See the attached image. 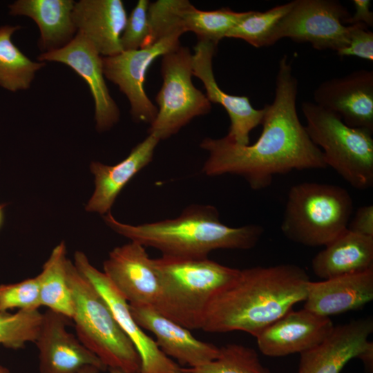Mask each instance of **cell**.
Masks as SVG:
<instances>
[{"mask_svg":"<svg viewBox=\"0 0 373 373\" xmlns=\"http://www.w3.org/2000/svg\"><path fill=\"white\" fill-rule=\"evenodd\" d=\"M297 94L298 80L285 55L278 62L274 100L264 106L258 139L251 145L244 146L227 136L204 138L200 147L209 155L202 172L208 176L238 175L252 189L261 190L271 185L276 175L327 168L323 152L299 119Z\"/></svg>","mask_w":373,"mask_h":373,"instance_id":"obj_1","label":"cell"},{"mask_svg":"<svg viewBox=\"0 0 373 373\" xmlns=\"http://www.w3.org/2000/svg\"><path fill=\"white\" fill-rule=\"evenodd\" d=\"M309 281L305 269L294 264L240 269L211 298L201 329L241 331L257 337L305 301Z\"/></svg>","mask_w":373,"mask_h":373,"instance_id":"obj_2","label":"cell"},{"mask_svg":"<svg viewBox=\"0 0 373 373\" xmlns=\"http://www.w3.org/2000/svg\"><path fill=\"white\" fill-rule=\"evenodd\" d=\"M103 218L112 230L131 241L179 258H207L216 249H250L265 231L255 224L229 227L220 221L218 209L209 204H191L175 218L137 225L117 220L111 211Z\"/></svg>","mask_w":373,"mask_h":373,"instance_id":"obj_3","label":"cell"},{"mask_svg":"<svg viewBox=\"0 0 373 373\" xmlns=\"http://www.w3.org/2000/svg\"><path fill=\"white\" fill-rule=\"evenodd\" d=\"M160 281L157 312L188 329H201L213 296L239 269L209 259L153 258Z\"/></svg>","mask_w":373,"mask_h":373,"instance_id":"obj_4","label":"cell"},{"mask_svg":"<svg viewBox=\"0 0 373 373\" xmlns=\"http://www.w3.org/2000/svg\"><path fill=\"white\" fill-rule=\"evenodd\" d=\"M67 276L74 303L77 337L108 368L139 373L140 356L105 300L70 260Z\"/></svg>","mask_w":373,"mask_h":373,"instance_id":"obj_5","label":"cell"},{"mask_svg":"<svg viewBox=\"0 0 373 373\" xmlns=\"http://www.w3.org/2000/svg\"><path fill=\"white\" fill-rule=\"evenodd\" d=\"M353 209L352 196L342 186L297 184L288 192L280 229L296 243L326 246L347 229Z\"/></svg>","mask_w":373,"mask_h":373,"instance_id":"obj_6","label":"cell"},{"mask_svg":"<svg viewBox=\"0 0 373 373\" xmlns=\"http://www.w3.org/2000/svg\"><path fill=\"white\" fill-rule=\"evenodd\" d=\"M301 111L311 140L321 148L332 167L352 187L365 190L373 185V132L354 128L341 116L312 102H303Z\"/></svg>","mask_w":373,"mask_h":373,"instance_id":"obj_7","label":"cell"},{"mask_svg":"<svg viewBox=\"0 0 373 373\" xmlns=\"http://www.w3.org/2000/svg\"><path fill=\"white\" fill-rule=\"evenodd\" d=\"M162 84L155 102L157 113L148 129L160 140L176 134L195 117L208 114L211 104L193 84L192 53L180 46L163 55L161 62Z\"/></svg>","mask_w":373,"mask_h":373,"instance_id":"obj_8","label":"cell"},{"mask_svg":"<svg viewBox=\"0 0 373 373\" xmlns=\"http://www.w3.org/2000/svg\"><path fill=\"white\" fill-rule=\"evenodd\" d=\"M350 15L338 1L294 0L291 9L271 32L266 47L289 38L309 43L318 50L337 52L348 44V28L343 20Z\"/></svg>","mask_w":373,"mask_h":373,"instance_id":"obj_9","label":"cell"},{"mask_svg":"<svg viewBox=\"0 0 373 373\" xmlns=\"http://www.w3.org/2000/svg\"><path fill=\"white\" fill-rule=\"evenodd\" d=\"M180 37L179 35H171L148 48L102 57L104 77L117 85L126 95L130 104V113L135 122L150 125L154 121L157 108L145 92L146 74L157 57L180 46Z\"/></svg>","mask_w":373,"mask_h":373,"instance_id":"obj_10","label":"cell"},{"mask_svg":"<svg viewBox=\"0 0 373 373\" xmlns=\"http://www.w3.org/2000/svg\"><path fill=\"white\" fill-rule=\"evenodd\" d=\"M77 270L96 288L106 302L117 323L137 350L141 361L139 373H182L175 361L165 355L155 341L135 322L128 303L114 287L104 272L93 267L82 251L74 254Z\"/></svg>","mask_w":373,"mask_h":373,"instance_id":"obj_11","label":"cell"},{"mask_svg":"<svg viewBox=\"0 0 373 373\" xmlns=\"http://www.w3.org/2000/svg\"><path fill=\"white\" fill-rule=\"evenodd\" d=\"M39 61H55L71 68L88 84L95 103L96 130L104 132L119 120V109L107 87L103 71L102 57L81 33L65 46L41 53Z\"/></svg>","mask_w":373,"mask_h":373,"instance_id":"obj_12","label":"cell"},{"mask_svg":"<svg viewBox=\"0 0 373 373\" xmlns=\"http://www.w3.org/2000/svg\"><path fill=\"white\" fill-rule=\"evenodd\" d=\"M104 273L133 305L155 307L160 295V281L153 258L142 245L131 241L115 247L104 262Z\"/></svg>","mask_w":373,"mask_h":373,"instance_id":"obj_13","label":"cell"},{"mask_svg":"<svg viewBox=\"0 0 373 373\" xmlns=\"http://www.w3.org/2000/svg\"><path fill=\"white\" fill-rule=\"evenodd\" d=\"M42 314L35 342L39 350L40 373H78L90 366L101 371L107 369L77 337L68 332V318L48 309Z\"/></svg>","mask_w":373,"mask_h":373,"instance_id":"obj_14","label":"cell"},{"mask_svg":"<svg viewBox=\"0 0 373 373\" xmlns=\"http://www.w3.org/2000/svg\"><path fill=\"white\" fill-rule=\"evenodd\" d=\"M314 103L341 116L347 126L373 132V71L361 69L325 80L314 91Z\"/></svg>","mask_w":373,"mask_h":373,"instance_id":"obj_15","label":"cell"},{"mask_svg":"<svg viewBox=\"0 0 373 373\" xmlns=\"http://www.w3.org/2000/svg\"><path fill=\"white\" fill-rule=\"evenodd\" d=\"M216 48L212 43L198 41L192 54L193 75L202 82L211 104H220L227 111L230 126L226 136L238 144L248 145L251 131L262 123L265 108L256 109L248 97L230 95L220 88L212 64Z\"/></svg>","mask_w":373,"mask_h":373,"instance_id":"obj_16","label":"cell"},{"mask_svg":"<svg viewBox=\"0 0 373 373\" xmlns=\"http://www.w3.org/2000/svg\"><path fill=\"white\" fill-rule=\"evenodd\" d=\"M334 327L329 317L305 308L291 309L256 338L262 354L280 357L301 354L316 347L327 338Z\"/></svg>","mask_w":373,"mask_h":373,"instance_id":"obj_17","label":"cell"},{"mask_svg":"<svg viewBox=\"0 0 373 373\" xmlns=\"http://www.w3.org/2000/svg\"><path fill=\"white\" fill-rule=\"evenodd\" d=\"M372 332V317L334 325L323 342L300 354L297 373H340L350 361L359 358L373 345L368 341Z\"/></svg>","mask_w":373,"mask_h":373,"instance_id":"obj_18","label":"cell"},{"mask_svg":"<svg viewBox=\"0 0 373 373\" xmlns=\"http://www.w3.org/2000/svg\"><path fill=\"white\" fill-rule=\"evenodd\" d=\"M135 322L153 333L156 343L168 357L186 367H195L217 358L219 347L197 339L190 329L166 318L154 307L129 305Z\"/></svg>","mask_w":373,"mask_h":373,"instance_id":"obj_19","label":"cell"},{"mask_svg":"<svg viewBox=\"0 0 373 373\" xmlns=\"http://www.w3.org/2000/svg\"><path fill=\"white\" fill-rule=\"evenodd\" d=\"M121 0L75 1L73 19L77 31L84 35L102 57L122 52L121 37L127 21Z\"/></svg>","mask_w":373,"mask_h":373,"instance_id":"obj_20","label":"cell"},{"mask_svg":"<svg viewBox=\"0 0 373 373\" xmlns=\"http://www.w3.org/2000/svg\"><path fill=\"white\" fill-rule=\"evenodd\" d=\"M373 299V269L309 281L303 308L329 317L359 309Z\"/></svg>","mask_w":373,"mask_h":373,"instance_id":"obj_21","label":"cell"},{"mask_svg":"<svg viewBox=\"0 0 373 373\" xmlns=\"http://www.w3.org/2000/svg\"><path fill=\"white\" fill-rule=\"evenodd\" d=\"M160 140L153 134L137 144L120 162L106 165L99 162L90 164L95 176V190L85 209L89 212L105 215L111 211L117 195L140 171L153 160Z\"/></svg>","mask_w":373,"mask_h":373,"instance_id":"obj_22","label":"cell"},{"mask_svg":"<svg viewBox=\"0 0 373 373\" xmlns=\"http://www.w3.org/2000/svg\"><path fill=\"white\" fill-rule=\"evenodd\" d=\"M73 0H17L8 6L12 16H26L38 26L41 53L70 43L77 31L73 19Z\"/></svg>","mask_w":373,"mask_h":373,"instance_id":"obj_23","label":"cell"},{"mask_svg":"<svg viewBox=\"0 0 373 373\" xmlns=\"http://www.w3.org/2000/svg\"><path fill=\"white\" fill-rule=\"evenodd\" d=\"M312 268L323 280L373 269V237L347 229L313 258Z\"/></svg>","mask_w":373,"mask_h":373,"instance_id":"obj_24","label":"cell"},{"mask_svg":"<svg viewBox=\"0 0 373 373\" xmlns=\"http://www.w3.org/2000/svg\"><path fill=\"white\" fill-rule=\"evenodd\" d=\"M66 255L65 242H61L53 249L41 272L37 276L41 306L47 307L48 309L71 320L74 314V303L68 281V259Z\"/></svg>","mask_w":373,"mask_h":373,"instance_id":"obj_25","label":"cell"},{"mask_svg":"<svg viewBox=\"0 0 373 373\" xmlns=\"http://www.w3.org/2000/svg\"><path fill=\"white\" fill-rule=\"evenodd\" d=\"M21 28L18 25L0 27V86L10 92L28 89L36 73L46 65L32 61L12 42V35Z\"/></svg>","mask_w":373,"mask_h":373,"instance_id":"obj_26","label":"cell"},{"mask_svg":"<svg viewBox=\"0 0 373 373\" xmlns=\"http://www.w3.org/2000/svg\"><path fill=\"white\" fill-rule=\"evenodd\" d=\"M249 11L236 12L229 8L214 10H200L186 0L180 12L184 32H193L198 41H204L218 46L219 41L227 37L228 32Z\"/></svg>","mask_w":373,"mask_h":373,"instance_id":"obj_27","label":"cell"},{"mask_svg":"<svg viewBox=\"0 0 373 373\" xmlns=\"http://www.w3.org/2000/svg\"><path fill=\"white\" fill-rule=\"evenodd\" d=\"M186 373H271L265 367L255 350L229 343L219 347L216 358L195 367H182Z\"/></svg>","mask_w":373,"mask_h":373,"instance_id":"obj_28","label":"cell"},{"mask_svg":"<svg viewBox=\"0 0 373 373\" xmlns=\"http://www.w3.org/2000/svg\"><path fill=\"white\" fill-rule=\"evenodd\" d=\"M294 1L274 6L265 12L251 10L235 26L226 37L244 40L255 48L267 46L271 32L278 23L289 12Z\"/></svg>","mask_w":373,"mask_h":373,"instance_id":"obj_29","label":"cell"},{"mask_svg":"<svg viewBox=\"0 0 373 373\" xmlns=\"http://www.w3.org/2000/svg\"><path fill=\"white\" fill-rule=\"evenodd\" d=\"M42 316L39 309H20L14 314L0 312V344L17 350L24 347L26 343H35Z\"/></svg>","mask_w":373,"mask_h":373,"instance_id":"obj_30","label":"cell"},{"mask_svg":"<svg viewBox=\"0 0 373 373\" xmlns=\"http://www.w3.org/2000/svg\"><path fill=\"white\" fill-rule=\"evenodd\" d=\"M185 1L157 0L149 3V34L140 48H148L166 37H181L185 32L180 17Z\"/></svg>","mask_w":373,"mask_h":373,"instance_id":"obj_31","label":"cell"},{"mask_svg":"<svg viewBox=\"0 0 373 373\" xmlns=\"http://www.w3.org/2000/svg\"><path fill=\"white\" fill-rule=\"evenodd\" d=\"M40 306L38 276L17 283L0 285V312L12 308L33 310Z\"/></svg>","mask_w":373,"mask_h":373,"instance_id":"obj_32","label":"cell"},{"mask_svg":"<svg viewBox=\"0 0 373 373\" xmlns=\"http://www.w3.org/2000/svg\"><path fill=\"white\" fill-rule=\"evenodd\" d=\"M149 1L139 0L127 18L121 37L123 51L140 49L149 34Z\"/></svg>","mask_w":373,"mask_h":373,"instance_id":"obj_33","label":"cell"},{"mask_svg":"<svg viewBox=\"0 0 373 373\" xmlns=\"http://www.w3.org/2000/svg\"><path fill=\"white\" fill-rule=\"evenodd\" d=\"M348 44L337 51L340 57L354 56L363 59L373 60V32L364 23L347 25Z\"/></svg>","mask_w":373,"mask_h":373,"instance_id":"obj_34","label":"cell"},{"mask_svg":"<svg viewBox=\"0 0 373 373\" xmlns=\"http://www.w3.org/2000/svg\"><path fill=\"white\" fill-rule=\"evenodd\" d=\"M347 229L373 237V206L368 204L358 207L347 225Z\"/></svg>","mask_w":373,"mask_h":373,"instance_id":"obj_35","label":"cell"},{"mask_svg":"<svg viewBox=\"0 0 373 373\" xmlns=\"http://www.w3.org/2000/svg\"><path fill=\"white\" fill-rule=\"evenodd\" d=\"M355 8L354 15H350L343 20V23L353 24L362 23L368 28L373 26V12L370 11L371 1L370 0H353Z\"/></svg>","mask_w":373,"mask_h":373,"instance_id":"obj_36","label":"cell"},{"mask_svg":"<svg viewBox=\"0 0 373 373\" xmlns=\"http://www.w3.org/2000/svg\"><path fill=\"white\" fill-rule=\"evenodd\" d=\"M108 373H127L124 372V370H122L117 368H108ZM100 371L101 370L99 368L96 367L90 366V367H88L82 370L78 373H99Z\"/></svg>","mask_w":373,"mask_h":373,"instance_id":"obj_37","label":"cell"},{"mask_svg":"<svg viewBox=\"0 0 373 373\" xmlns=\"http://www.w3.org/2000/svg\"><path fill=\"white\" fill-rule=\"evenodd\" d=\"M3 207L4 205L0 204V228L3 222Z\"/></svg>","mask_w":373,"mask_h":373,"instance_id":"obj_38","label":"cell"},{"mask_svg":"<svg viewBox=\"0 0 373 373\" xmlns=\"http://www.w3.org/2000/svg\"><path fill=\"white\" fill-rule=\"evenodd\" d=\"M0 373H11L8 369L0 365Z\"/></svg>","mask_w":373,"mask_h":373,"instance_id":"obj_39","label":"cell"},{"mask_svg":"<svg viewBox=\"0 0 373 373\" xmlns=\"http://www.w3.org/2000/svg\"><path fill=\"white\" fill-rule=\"evenodd\" d=\"M182 373H186V372H182Z\"/></svg>","mask_w":373,"mask_h":373,"instance_id":"obj_40","label":"cell"}]
</instances>
